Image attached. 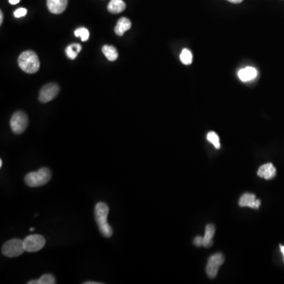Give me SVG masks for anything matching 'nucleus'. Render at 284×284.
Here are the masks:
<instances>
[{"label":"nucleus","mask_w":284,"mask_h":284,"mask_svg":"<svg viewBox=\"0 0 284 284\" xmlns=\"http://www.w3.org/2000/svg\"><path fill=\"white\" fill-rule=\"evenodd\" d=\"M109 207L104 202H99L95 207V219L99 230L103 236L110 238L113 234V229L108 222Z\"/></svg>","instance_id":"obj_1"},{"label":"nucleus","mask_w":284,"mask_h":284,"mask_svg":"<svg viewBox=\"0 0 284 284\" xmlns=\"http://www.w3.org/2000/svg\"><path fill=\"white\" fill-rule=\"evenodd\" d=\"M18 62L19 67L27 74H35L40 69V59L32 51L22 52L18 57Z\"/></svg>","instance_id":"obj_2"},{"label":"nucleus","mask_w":284,"mask_h":284,"mask_svg":"<svg viewBox=\"0 0 284 284\" xmlns=\"http://www.w3.org/2000/svg\"><path fill=\"white\" fill-rule=\"evenodd\" d=\"M52 178V172L48 168H41L36 171L28 173L25 177V182L29 187H39L47 184Z\"/></svg>","instance_id":"obj_3"},{"label":"nucleus","mask_w":284,"mask_h":284,"mask_svg":"<svg viewBox=\"0 0 284 284\" xmlns=\"http://www.w3.org/2000/svg\"><path fill=\"white\" fill-rule=\"evenodd\" d=\"M24 252L23 241L18 238L7 241L2 247V254L7 257H16Z\"/></svg>","instance_id":"obj_4"},{"label":"nucleus","mask_w":284,"mask_h":284,"mask_svg":"<svg viewBox=\"0 0 284 284\" xmlns=\"http://www.w3.org/2000/svg\"><path fill=\"white\" fill-rule=\"evenodd\" d=\"M10 127L15 134H21L24 132L28 124L27 114L23 112H17L13 114L10 122Z\"/></svg>","instance_id":"obj_5"},{"label":"nucleus","mask_w":284,"mask_h":284,"mask_svg":"<svg viewBox=\"0 0 284 284\" xmlns=\"http://www.w3.org/2000/svg\"><path fill=\"white\" fill-rule=\"evenodd\" d=\"M46 240L44 236L40 234H31L23 240L25 251L26 252H37L44 248Z\"/></svg>","instance_id":"obj_6"},{"label":"nucleus","mask_w":284,"mask_h":284,"mask_svg":"<svg viewBox=\"0 0 284 284\" xmlns=\"http://www.w3.org/2000/svg\"><path fill=\"white\" fill-rule=\"evenodd\" d=\"M224 256L222 254H216L209 257L206 266V272L210 279L216 278L220 266L224 264Z\"/></svg>","instance_id":"obj_7"},{"label":"nucleus","mask_w":284,"mask_h":284,"mask_svg":"<svg viewBox=\"0 0 284 284\" xmlns=\"http://www.w3.org/2000/svg\"><path fill=\"white\" fill-rule=\"evenodd\" d=\"M59 92V87L56 83H49L43 87L40 91L39 100L40 102L48 103L54 100Z\"/></svg>","instance_id":"obj_8"},{"label":"nucleus","mask_w":284,"mask_h":284,"mask_svg":"<svg viewBox=\"0 0 284 284\" xmlns=\"http://www.w3.org/2000/svg\"><path fill=\"white\" fill-rule=\"evenodd\" d=\"M238 204L240 207H249V208L258 209L260 208V200L256 199L254 194L246 193L241 197Z\"/></svg>","instance_id":"obj_9"},{"label":"nucleus","mask_w":284,"mask_h":284,"mask_svg":"<svg viewBox=\"0 0 284 284\" xmlns=\"http://www.w3.org/2000/svg\"><path fill=\"white\" fill-rule=\"evenodd\" d=\"M68 0H47V6L52 14H60L66 9Z\"/></svg>","instance_id":"obj_10"},{"label":"nucleus","mask_w":284,"mask_h":284,"mask_svg":"<svg viewBox=\"0 0 284 284\" xmlns=\"http://www.w3.org/2000/svg\"><path fill=\"white\" fill-rule=\"evenodd\" d=\"M257 175L260 178H264L267 180L274 178L276 175V169L272 163L264 164L260 166L257 171Z\"/></svg>","instance_id":"obj_11"},{"label":"nucleus","mask_w":284,"mask_h":284,"mask_svg":"<svg viewBox=\"0 0 284 284\" xmlns=\"http://www.w3.org/2000/svg\"><path fill=\"white\" fill-rule=\"evenodd\" d=\"M238 78L242 82H249L253 80L257 76V71L254 67L247 66L246 68L242 69L238 73Z\"/></svg>","instance_id":"obj_12"},{"label":"nucleus","mask_w":284,"mask_h":284,"mask_svg":"<svg viewBox=\"0 0 284 284\" xmlns=\"http://www.w3.org/2000/svg\"><path fill=\"white\" fill-rule=\"evenodd\" d=\"M215 226L213 224H208L206 227H205V231H204V235L203 236L204 241H203V246L204 248H210L211 246L213 244V241L212 238L214 237Z\"/></svg>","instance_id":"obj_13"},{"label":"nucleus","mask_w":284,"mask_h":284,"mask_svg":"<svg viewBox=\"0 0 284 284\" xmlns=\"http://www.w3.org/2000/svg\"><path fill=\"white\" fill-rule=\"evenodd\" d=\"M131 28V22L127 18H121L117 22L116 26L114 28V32L118 36H123L126 31Z\"/></svg>","instance_id":"obj_14"},{"label":"nucleus","mask_w":284,"mask_h":284,"mask_svg":"<svg viewBox=\"0 0 284 284\" xmlns=\"http://www.w3.org/2000/svg\"><path fill=\"white\" fill-rule=\"evenodd\" d=\"M123 0H111L108 5V10L112 14H119L126 9Z\"/></svg>","instance_id":"obj_15"},{"label":"nucleus","mask_w":284,"mask_h":284,"mask_svg":"<svg viewBox=\"0 0 284 284\" xmlns=\"http://www.w3.org/2000/svg\"><path fill=\"white\" fill-rule=\"evenodd\" d=\"M102 52L109 61H115L118 58V51L112 45H104L102 48Z\"/></svg>","instance_id":"obj_16"},{"label":"nucleus","mask_w":284,"mask_h":284,"mask_svg":"<svg viewBox=\"0 0 284 284\" xmlns=\"http://www.w3.org/2000/svg\"><path fill=\"white\" fill-rule=\"evenodd\" d=\"M81 51H82V46L80 44H70L66 48V55L70 59H75Z\"/></svg>","instance_id":"obj_17"},{"label":"nucleus","mask_w":284,"mask_h":284,"mask_svg":"<svg viewBox=\"0 0 284 284\" xmlns=\"http://www.w3.org/2000/svg\"><path fill=\"white\" fill-rule=\"evenodd\" d=\"M56 283V278L53 275L44 274L38 280L28 281V284H55Z\"/></svg>","instance_id":"obj_18"},{"label":"nucleus","mask_w":284,"mask_h":284,"mask_svg":"<svg viewBox=\"0 0 284 284\" xmlns=\"http://www.w3.org/2000/svg\"><path fill=\"white\" fill-rule=\"evenodd\" d=\"M180 60L185 65L191 64L193 61L192 53L188 49H183L181 52Z\"/></svg>","instance_id":"obj_19"},{"label":"nucleus","mask_w":284,"mask_h":284,"mask_svg":"<svg viewBox=\"0 0 284 284\" xmlns=\"http://www.w3.org/2000/svg\"><path fill=\"white\" fill-rule=\"evenodd\" d=\"M74 35L77 37L80 36L82 41L83 42L87 41L89 38V32L86 28H84V27L77 28L76 30L74 31Z\"/></svg>","instance_id":"obj_20"},{"label":"nucleus","mask_w":284,"mask_h":284,"mask_svg":"<svg viewBox=\"0 0 284 284\" xmlns=\"http://www.w3.org/2000/svg\"><path fill=\"white\" fill-rule=\"evenodd\" d=\"M207 139H208V142L214 145L216 149H219L220 148V138L216 133L213 132V131L208 133L207 134Z\"/></svg>","instance_id":"obj_21"},{"label":"nucleus","mask_w":284,"mask_h":284,"mask_svg":"<svg viewBox=\"0 0 284 284\" xmlns=\"http://www.w3.org/2000/svg\"><path fill=\"white\" fill-rule=\"evenodd\" d=\"M26 14H27V10L26 8H18L14 13V17L18 18L26 16Z\"/></svg>","instance_id":"obj_22"},{"label":"nucleus","mask_w":284,"mask_h":284,"mask_svg":"<svg viewBox=\"0 0 284 284\" xmlns=\"http://www.w3.org/2000/svg\"><path fill=\"white\" fill-rule=\"evenodd\" d=\"M203 241H204V238L201 236H198L194 239V245L198 246V247H200V246H203Z\"/></svg>","instance_id":"obj_23"},{"label":"nucleus","mask_w":284,"mask_h":284,"mask_svg":"<svg viewBox=\"0 0 284 284\" xmlns=\"http://www.w3.org/2000/svg\"><path fill=\"white\" fill-rule=\"evenodd\" d=\"M228 2H232V3H235V4H238V3H241V2L243 1V0H227Z\"/></svg>","instance_id":"obj_24"},{"label":"nucleus","mask_w":284,"mask_h":284,"mask_svg":"<svg viewBox=\"0 0 284 284\" xmlns=\"http://www.w3.org/2000/svg\"><path fill=\"white\" fill-rule=\"evenodd\" d=\"M19 2H20V0H9V2L12 5L18 4Z\"/></svg>","instance_id":"obj_25"},{"label":"nucleus","mask_w":284,"mask_h":284,"mask_svg":"<svg viewBox=\"0 0 284 284\" xmlns=\"http://www.w3.org/2000/svg\"><path fill=\"white\" fill-rule=\"evenodd\" d=\"M2 22H3V14H2V11L0 12V24H2Z\"/></svg>","instance_id":"obj_26"},{"label":"nucleus","mask_w":284,"mask_h":284,"mask_svg":"<svg viewBox=\"0 0 284 284\" xmlns=\"http://www.w3.org/2000/svg\"><path fill=\"white\" fill-rule=\"evenodd\" d=\"M85 284H101V283H98V282H92V281H90V282H85L84 283Z\"/></svg>","instance_id":"obj_27"},{"label":"nucleus","mask_w":284,"mask_h":284,"mask_svg":"<svg viewBox=\"0 0 284 284\" xmlns=\"http://www.w3.org/2000/svg\"><path fill=\"white\" fill-rule=\"evenodd\" d=\"M280 250H281V252H282V254H284V246L280 245Z\"/></svg>","instance_id":"obj_28"},{"label":"nucleus","mask_w":284,"mask_h":284,"mask_svg":"<svg viewBox=\"0 0 284 284\" xmlns=\"http://www.w3.org/2000/svg\"><path fill=\"white\" fill-rule=\"evenodd\" d=\"M2 160H0V168H2Z\"/></svg>","instance_id":"obj_29"},{"label":"nucleus","mask_w":284,"mask_h":284,"mask_svg":"<svg viewBox=\"0 0 284 284\" xmlns=\"http://www.w3.org/2000/svg\"><path fill=\"white\" fill-rule=\"evenodd\" d=\"M34 230V228H33V227H31L30 228V230L31 231H32V230Z\"/></svg>","instance_id":"obj_30"}]
</instances>
